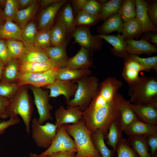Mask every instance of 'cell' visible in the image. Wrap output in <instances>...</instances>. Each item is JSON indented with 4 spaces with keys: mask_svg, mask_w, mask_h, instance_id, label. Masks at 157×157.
Listing matches in <instances>:
<instances>
[{
    "mask_svg": "<svg viewBox=\"0 0 157 157\" xmlns=\"http://www.w3.org/2000/svg\"><path fill=\"white\" fill-rule=\"evenodd\" d=\"M122 85L121 81L111 76L99 83L95 95L83 111L85 125L92 133L101 130L105 137L112 122L117 121L120 94L118 91Z\"/></svg>",
    "mask_w": 157,
    "mask_h": 157,
    "instance_id": "obj_1",
    "label": "cell"
},
{
    "mask_svg": "<svg viewBox=\"0 0 157 157\" xmlns=\"http://www.w3.org/2000/svg\"><path fill=\"white\" fill-rule=\"evenodd\" d=\"M28 85L20 86L10 99L6 110L8 117L20 116L23 120L28 135L30 132V124L33 112L32 103L28 93Z\"/></svg>",
    "mask_w": 157,
    "mask_h": 157,
    "instance_id": "obj_2",
    "label": "cell"
},
{
    "mask_svg": "<svg viewBox=\"0 0 157 157\" xmlns=\"http://www.w3.org/2000/svg\"><path fill=\"white\" fill-rule=\"evenodd\" d=\"M64 126L75 143V157H101L92 143V133L86 127L83 119L77 124H66Z\"/></svg>",
    "mask_w": 157,
    "mask_h": 157,
    "instance_id": "obj_3",
    "label": "cell"
},
{
    "mask_svg": "<svg viewBox=\"0 0 157 157\" xmlns=\"http://www.w3.org/2000/svg\"><path fill=\"white\" fill-rule=\"evenodd\" d=\"M128 102L135 104L148 103L157 104V78L143 76L129 85Z\"/></svg>",
    "mask_w": 157,
    "mask_h": 157,
    "instance_id": "obj_4",
    "label": "cell"
},
{
    "mask_svg": "<svg viewBox=\"0 0 157 157\" xmlns=\"http://www.w3.org/2000/svg\"><path fill=\"white\" fill-rule=\"evenodd\" d=\"M77 85L74 98L67 104L68 106H78L84 111L88 106L99 86L98 79L94 76H87L74 81Z\"/></svg>",
    "mask_w": 157,
    "mask_h": 157,
    "instance_id": "obj_5",
    "label": "cell"
},
{
    "mask_svg": "<svg viewBox=\"0 0 157 157\" xmlns=\"http://www.w3.org/2000/svg\"><path fill=\"white\" fill-rule=\"evenodd\" d=\"M32 137L38 147L48 148L56 134L57 127L49 122L41 124L36 118L31 121Z\"/></svg>",
    "mask_w": 157,
    "mask_h": 157,
    "instance_id": "obj_6",
    "label": "cell"
},
{
    "mask_svg": "<svg viewBox=\"0 0 157 157\" xmlns=\"http://www.w3.org/2000/svg\"><path fill=\"white\" fill-rule=\"evenodd\" d=\"M58 68L53 69L42 72H20L15 83L20 87L30 85L44 88L55 80Z\"/></svg>",
    "mask_w": 157,
    "mask_h": 157,
    "instance_id": "obj_7",
    "label": "cell"
},
{
    "mask_svg": "<svg viewBox=\"0 0 157 157\" xmlns=\"http://www.w3.org/2000/svg\"><path fill=\"white\" fill-rule=\"evenodd\" d=\"M67 151L76 152V148L74 140L63 125L57 129L55 136L50 146L39 156L45 157L52 153Z\"/></svg>",
    "mask_w": 157,
    "mask_h": 157,
    "instance_id": "obj_8",
    "label": "cell"
},
{
    "mask_svg": "<svg viewBox=\"0 0 157 157\" xmlns=\"http://www.w3.org/2000/svg\"><path fill=\"white\" fill-rule=\"evenodd\" d=\"M28 87L33 95L34 102L39 114V117L38 119L39 123L43 124L46 121L52 120V118L50 111L53 107L49 102V91L30 85Z\"/></svg>",
    "mask_w": 157,
    "mask_h": 157,
    "instance_id": "obj_9",
    "label": "cell"
},
{
    "mask_svg": "<svg viewBox=\"0 0 157 157\" xmlns=\"http://www.w3.org/2000/svg\"><path fill=\"white\" fill-rule=\"evenodd\" d=\"M90 28L76 27L72 37L74 38L76 42L91 51L101 50L103 43L102 39L96 35H92L90 32Z\"/></svg>",
    "mask_w": 157,
    "mask_h": 157,
    "instance_id": "obj_10",
    "label": "cell"
},
{
    "mask_svg": "<svg viewBox=\"0 0 157 157\" xmlns=\"http://www.w3.org/2000/svg\"><path fill=\"white\" fill-rule=\"evenodd\" d=\"M77 87V83L74 81L56 79L53 83L44 88L49 90V98H56L63 95L67 103L74 96Z\"/></svg>",
    "mask_w": 157,
    "mask_h": 157,
    "instance_id": "obj_11",
    "label": "cell"
},
{
    "mask_svg": "<svg viewBox=\"0 0 157 157\" xmlns=\"http://www.w3.org/2000/svg\"><path fill=\"white\" fill-rule=\"evenodd\" d=\"M55 116L57 129L63 125L77 124L83 119V111L78 106H68L65 109L60 105L56 110Z\"/></svg>",
    "mask_w": 157,
    "mask_h": 157,
    "instance_id": "obj_12",
    "label": "cell"
},
{
    "mask_svg": "<svg viewBox=\"0 0 157 157\" xmlns=\"http://www.w3.org/2000/svg\"><path fill=\"white\" fill-rule=\"evenodd\" d=\"M68 1L66 0H59L42 9L38 17L39 30L51 29L59 11Z\"/></svg>",
    "mask_w": 157,
    "mask_h": 157,
    "instance_id": "obj_13",
    "label": "cell"
},
{
    "mask_svg": "<svg viewBox=\"0 0 157 157\" xmlns=\"http://www.w3.org/2000/svg\"><path fill=\"white\" fill-rule=\"evenodd\" d=\"M128 103L139 120L157 125V104L148 103L135 104Z\"/></svg>",
    "mask_w": 157,
    "mask_h": 157,
    "instance_id": "obj_14",
    "label": "cell"
},
{
    "mask_svg": "<svg viewBox=\"0 0 157 157\" xmlns=\"http://www.w3.org/2000/svg\"><path fill=\"white\" fill-rule=\"evenodd\" d=\"M124 60V66L122 72V77L128 85L137 81L140 78V72L144 71L143 66L128 53L127 57Z\"/></svg>",
    "mask_w": 157,
    "mask_h": 157,
    "instance_id": "obj_15",
    "label": "cell"
},
{
    "mask_svg": "<svg viewBox=\"0 0 157 157\" xmlns=\"http://www.w3.org/2000/svg\"><path fill=\"white\" fill-rule=\"evenodd\" d=\"M118 110L119 116L117 122L122 132L134 121L139 119L127 101L120 94Z\"/></svg>",
    "mask_w": 157,
    "mask_h": 157,
    "instance_id": "obj_16",
    "label": "cell"
},
{
    "mask_svg": "<svg viewBox=\"0 0 157 157\" xmlns=\"http://www.w3.org/2000/svg\"><path fill=\"white\" fill-rule=\"evenodd\" d=\"M57 15L56 22L62 25L70 37H72L76 27L73 10L70 3L68 1L64 5Z\"/></svg>",
    "mask_w": 157,
    "mask_h": 157,
    "instance_id": "obj_17",
    "label": "cell"
},
{
    "mask_svg": "<svg viewBox=\"0 0 157 157\" xmlns=\"http://www.w3.org/2000/svg\"><path fill=\"white\" fill-rule=\"evenodd\" d=\"M127 43V51L131 55H140L145 54L150 56L157 52L156 46L150 43L144 37L139 40H125Z\"/></svg>",
    "mask_w": 157,
    "mask_h": 157,
    "instance_id": "obj_18",
    "label": "cell"
},
{
    "mask_svg": "<svg viewBox=\"0 0 157 157\" xmlns=\"http://www.w3.org/2000/svg\"><path fill=\"white\" fill-rule=\"evenodd\" d=\"M91 52L89 50L81 47L74 56L69 58L66 67L74 70L87 69L93 67L91 58Z\"/></svg>",
    "mask_w": 157,
    "mask_h": 157,
    "instance_id": "obj_19",
    "label": "cell"
},
{
    "mask_svg": "<svg viewBox=\"0 0 157 157\" xmlns=\"http://www.w3.org/2000/svg\"><path fill=\"white\" fill-rule=\"evenodd\" d=\"M136 4L135 18L140 24L142 33L152 31L157 33V28L150 21L147 13V1L135 0Z\"/></svg>",
    "mask_w": 157,
    "mask_h": 157,
    "instance_id": "obj_20",
    "label": "cell"
},
{
    "mask_svg": "<svg viewBox=\"0 0 157 157\" xmlns=\"http://www.w3.org/2000/svg\"><path fill=\"white\" fill-rule=\"evenodd\" d=\"M123 131L129 136H148L157 133V126L146 123L138 119L134 121Z\"/></svg>",
    "mask_w": 157,
    "mask_h": 157,
    "instance_id": "obj_21",
    "label": "cell"
},
{
    "mask_svg": "<svg viewBox=\"0 0 157 157\" xmlns=\"http://www.w3.org/2000/svg\"><path fill=\"white\" fill-rule=\"evenodd\" d=\"M68 42L60 45L52 46L42 49L49 59L54 62L59 68L67 67L69 58L66 51Z\"/></svg>",
    "mask_w": 157,
    "mask_h": 157,
    "instance_id": "obj_22",
    "label": "cell"
},
{
    "mask_svg": "<svg viewBox=\"0 0 157 157\" xmlns=\"http://www.w3.org/2000/svg\"><path fill=\"white\" fill-rule=\"evenodd\" d=\"M96 35L112 46L111 51L114 55L124 59L127 57V43L119 34L118 33L117 35Z\"/></svg>",
    "mask_w": 157,
    "mask_h": 157,
    "instance_id": "obj_23",
    "label": "cell"
},
{
    "mask_svg": "<svg viewBox=\"0 0 157 157\" xmlns=\"http://www.w3.org/2000/svg\"><path fill=\"white\" fill-rule=\"evenodd\" d=\"M24 45V51L19 60L20 63L44 61L49 60L42 49L34 45Z\"/></svg>",
    "mask_w": 157,
    "mask_h": 157,
    "instance_id": "obj_24",
    "label": "cell"
},
{
    "mask_svg": "<svg viewBox=\"0 0 157 157\" xmlns=\"http://www.w3.org/2000/svg\"><path fill=\"white\" fill-rule=\"evenodd\" d=\"M123 23L119 13H116L107 18L101 25L98 26L97 32L103 35H108L114 31L121 33Z\"/></svg>",
    "mask_w": 157,
    "mask_h": 157,
    "instance_id": "obj_25",
    "label": "cell"
},
{
    "mask_svg": "<svg viewBox=\"0 0 157 157\" xmlns=\"http://www.w3.org/2000/svg\"><path fill=\"white\" fill-rule=\"evenodd\" d=\"M59 68L56 63L49 59L44 61L20 63L19 70L20 72H42Z\"/></svg>",
    "mask_w": 157,
    "mask_h": 157,
    "instance_id": "obj_26",
    "label": "cell"
},
{
    "mask_svg": "<svg viewBox=\"0 0 157 157\" xmlns=\"http://www.w3.org/2000/svg\"><path fill=\"white\" fill-rule=\"evenodd\" d=\"M92 71L89 69L74 70L66 67L59 68L57 70L56 79L61 80L74 81L84 76L90 75Z\"/></svg>",
    "mask_w": 157,
    "mask_h": 157,
    "instance_id": "obj_27",
    "label": "cell"
},
{
    "mask_svg": "<svg viewBox=\"0 0 157 157\" xmlns=\"http://www.w3.org/2000/svg\"><path fill=\"white\" fill-rule=\"evenodd\" d=\"M0 39L16 40L24 43L21 35V28L12 21H6L0 25Z\"/></svg>",
    "mask_w": 157,
    "mask_h": 157,
    "instance_id": "obj_28",
    "label": "cell"
},
{
    "mask_svg": "<svg viewBox=\"0 0 157 157\" xmlns=\"http://www.w3.org/2000/svg\"><path fill=\"white\" fill-rule=\"evenodd\" d=\"M91 137L94 146L101 157H112V150L109 149L106 145L103 131L98 129L92 133Z\"/></svg>",
    "mask_w": 157,
    "mask_h": 157,
    "instance_id": "obj_29",
    "label": "cell"
},
{
    "mask_svg": "<svg viewBox=\"0 0 157 157\" xmlns=\"http://www.w3.org/2000/svg\"><path fill=\"white\" fill-rule=\"evenodd\" d=\"M147 136H129L127 141L140 157H151L148 151Z\"/></svg>",
    "mask_w": 157,
    "mask_h": 157,
    "instance_id": "obj_30",
    "label": "cell"
},
{
    "mask_svg": "<svg viewBox=\"0 0 157 157\" xmlns=\"http://www.w3.org/2000/svg\"><path fill=\"white\" fill-rule=\"evenodd\" d=\"M70 38L64 27L59 23L56 22L50 31V40L52 46L62 45L68 42Z\"/></svg>",
    "mask_w": 157,
    "mask_h": 157,
    "instance_id": "obj_31",
    "label": "cell"
},
{
    "mask_svg": "<svg viewBox=\"0 0 157 157\" xmlns=\"http://www.w3.org/2000/svg\"><path fill=\"white\" fill-rule=\"evenodd\" d=\"M73 2L79 10L86 12L99 18L102 4L98 0H74Z\"/></svg>",
    "mask_w": 157,
    "mask_h": 157,
    "instance_id": "obj_32",
    "label": "cell"
},
{
    "mask_svg": "<svg viewBox=\"0 0 157 157\" xmlns=\"http://www.w3.org/2000/svg\"><path fill=\"white\" fill-rule=\"evenodd\" d=\"M121 33L124 40L133 39L142 33L141 26L135 18L124 22Z\"/></svg>",
    "mask_w": 157,
    "mask_h": 157,
    "instance_id": "obj_33",
    "label": "cell"
},
{
    "mask_svg": "<svg viewBox=\"0 0 157 157\" xmlns=\"http://www.w3.org/2000/svg\"><path fill=\"white\" fill-rule=\"evenodd\" d=\"M38 1L26 8L18 10L14 22L21 28L35 15L38 8Z\"/></svg>",
    "mask_w": 157,
    "mask_h": 157,
    "instance_id": "obj_34",
    "label": "cell"
},
{
    "mask_svg": "<svg viewBox=\"0 0 157 157\" xmlns=\"http://www.w3.org/2000/svg\"><path fill=\"white\" fill-rule=\"evenodd\" d=\"M20 63L18 60L12 59L5 66L1 81L9 83H15L19 74Z\"/></svg>",
    "mask_w": 157,
    "mask_h": 157,
    "instance_id": "obj_35",
    "label": "cell"
},
{
    "mask_svg": "<svg viewBox=\"0 0 157 157\" xmlns=\"http://www.w3.org/2000/svg\"><path fill=\"white\" fill-rule=\"evenodd\" d=\"M122 132L117 121H113L109 127L106 137L107 144L113 148V155L118 144L123 138Z\"/></svg>",
    "mask_w": 157,
    "mask_h": 157,
    "instance_id": "obj_36",
    "label": "cell"
},
{
    "mask_svg": "<svg viewBox=\"0 0 157 157\" xmlns=\"http://www.w3.org/2000/svg\"><path fill=\"white\" fill-rule=\"evenodd\" d=\"M123 0L107 1L102 4L99 17L100 21H104L110 16L118 13Z\"/></svg>",
    "mask_w": 157,
    "mask_h": 157,
    "instance_id": "obj_37",
    "label": "cell"
},
{
    "mask_svg": "<svg viewBox=\"0 0 157 157\" xmlns=\"http://www.w3.org/2000/svg\"><path fill=\"white\" fill-rule=\"evenodd\" d=\"M124 22L135 17L136 4L134 0H124L118 13Z\"/></svg>",
    "mask_w": 157,
    "mask_h": 157,
    "instance_id": "obj_38",
    "label": "cell"
},
{
    "mask_svg": "<svg viewBox=\"0 0 157 157\" xmlns=\"http://www.w3.org/2000/svg\"><path fill=\"white\" fill-rule=\"evenodd\" d=\"M76 27H90L98 23L100 21L99 18L86 12L79 10L75 17Z\"/></svg>",
    "mask_w": 157,
    "mask_h": 157,
    "instance_id": "obj_39",
    "label": "cell"
},
{
    "mask_svg": "<svg viewBox=\"0 0 157 157\" xmlns=\"http://www.w3.org/2000/svg\"><path fill=\"white\" fill-rule=\"evenodd\" d=\"M5 42L11 58L19 60L24 49V43L21 41L14 39L5 40Z\"/></svg>",
    "mask_w": 157,
    "mask_h": 157,
    "instance_id": "obj_40",
    "label": "cell"
},
{
    "mask_svg": "<svg viewBox=\"0 0 157 157\" xmlns=\"http://www.w3.org/2000/svg\"><path fill=\"white\" fill-rule=\"evenodd\" d=\"M37 31L36 25L33 21L29 22L21 28V35L24 45H34V40Z\"/></svg>",
    "mask_w": 157,
    "mask_h": 157,
    "instance_id": "obj_41",
    "label": "cell"
},
{
    "mask_svg": "<svg viewBox=\"0 0 157 157\" xmlns=\"http://www.w3.org/2000/svg\"><path fill=\"white\" fill-rule=\"evenodd\" d=\"M51 29L38 31L34 41V45L44 49L52 46L50 40Z\"/></svg>",
    "mask_w": 157,
    "mask_h": 157,
    "instance_id": "obj_42",
    "label": "cell"
},
{
    "mask_svg": "<svg viewBox=\"0 0 157 157\" xmlns=\"http://www.w3.org/2000/svg\"><path fill=\"white\" fill-rule=\"evenodd\" d=\"M115 151L117 157H140L127 140L122 138L118 144Z\"/></svg>",
    "mask_w": 157,
    "mask_h": 157,
    "instance_id": "obj_43",
    "label": "cell"
},
{
    "mask_svg": "<svg viewBox=\"0 0 157 157\" xmlns=\"http://www.w3.org/2000/svg\"><path fill=\"white\" fill-rule=\"evenodd\" d=\"M19 10L17 0H7L3 10L6 21H14Z\"/></svg>",
    "mask_w": 157,
    "mask_h": 157,
    "instance_id": "obj_44",
    "label": "cell"
},
{
    "mask_svg": "<svg viewBox=\"0 0 157 157\" xmlns=\"http://www.w3.org/2000/svg\"><path fill=\"white\" fill-rule=\"evenodd\" d=\"M20 87L16 83L0 81V96L8 99L12 97Z\"/></svg>",
    "mask_w": 157,
    "mask_h": 157,
    "instance_id": "obj_45",
    "label": "cell"
},
{
    "mask_svg": "<svg viewBox=\"0 0 157 157\" xmlns=\"http://www.w3.org/2000/svg\"><path fill=\"white\" fill-rule=\"evenodd\" d=\"M130 55L133 58L137 61L143 66L144 71L149 72L151 70L153 69L157 73V56L143 58L136 55Z\"/></svg>",
    "mask_w": 157,
    "mask_h": 157,
    "instance_id": "obj_46",
    "label": "cell"
},
{
    "mask_svg": "<svg viewBox=\"0 0 157 157\" xmlns=\"http://www.w3.org/2000/svg\"><path fill=\"white\" fill-rule=\"evenodd\" d=\"M147 13L151 22L157 26V2L156 0L147 1Z\"/></svg>",
    "mask_w": 157,
    "mask_h": 157,
    "instance_id": "obj_47",
    "label": "cell"
},
{
    "mask_svg": "<svg viewBox=\"0 0 157 157\" xmlns=\"http://www.w3.org/2000/svg\"><path fill=\"white\" fill-rule=\"evenodd\" d=\"M12 59L7 47L5 40L0 39V61L5 66Z\"/></svg>",
    "mask_w": 157,
    "mask_h": 157,
    "instance_id": "obj_48",
    "label": "cell"
},
{
    "mask_svg": "<svg viewBox=\"0 0 157 157\" xmlns=\"http://www.w3.org/2000/svg\"><path fill=\"white\" fill-rule=\"evenodd\" d=\"M20 119L18 116L10 118L7 121L4 120L0 122V135L3 134L6 130L10 127L19 123Z\"/></svg>",
    "mask_w": 157,
    "mask_h": 157,
    "instance_id": "obj_49",
    "label": "cell"
},
{
    "mask_svg": "<svg viewBox=\"0 0 157 157\" xmlns=\"http://www.w3.org/2000/svg\"><path fill=\"white\" fill-rule=\"evenodd\" d=\"M148 145L150 148L153 155L156 154L157 150V133L152 134L147 137Z\"/></svg>",
    "mask_w": 157,
    "mask_h": 157,
    "instance_id": "obj_50",
    "label": "cell"
},
{
    "mask_svg": "<svg viewBox=\"0 0 157 157\" xmlns=\"http://www.w3.org/2000/svg\"><path fill=\"white\" fill-rule=\"evenodd\" d=\"M9 99L0 96V119H6L8 117L6 112V108Z\"/></svg>",
    "mask_w": 157,
    "mask_h": 157,
    "instance_id": "obj_51",
    "label": "cell"
},
{
    "mask_svg": "<svg viewBox=\"0 0 157 157\" xmlns=\"http://www.w3.org/2000/svg\"><path fill=\"white\" fill-rule=\"evenodd\" d=\"M76 152L74 151H61L52 153L47 157H75Z\"/></svg>",
    "mask_w": 157,
    "mask_h": 157,
    "instance_id": "obj_52",
    "label": "cell"
},
{
    "mask_svg": "<svg viewBox=\"0 0 157 157\" xmlns=\"http://www.w3.org/2000/svg\"><path fill=\"white\" fill-rule=\"evenodd\" d=\"M144 38L151 42H153L155 45H157V33L152 31H147L144 32Z\"/></svg>",
    "mask_w": 157,
    "mask_h": 157,
    "instance_id": "obj_53",
    "label": "cell"
},
{
    "mask_svg": "<svg viewBox=\"0 0 157 157\" xmlns=\"http://www.w3.org/2000/svg\"><path fill=\"white\" fill-rule=\"evenodd\" d=\"M37 1L36 0H17L19 10L26 8Z\"/></svg>",
    "mask_w": 157,
    "mask_h": 157,
    "instance_id": "obj_54",
    "label": "cell"
},
{
    "mask_svg": "<svg viewBox=\"0 0 157 157\" xmlns=\"http://www.w3.org/2000/svg\"><path fill=\"white\" fill-rule=\"evenodd\" d=\"M59 0H42L40 1V9H42L58 1Z\"/></svg>",
    "mask_w": 157,
    "mask_h": 157,
    "instance_id": "obj_55",
    "label": "cell"
},
{
    "mask_svg": "<svg viewBox=\"0 0 157 157\" xmlns=\"http://www.w3.org/2000/svg\"><path fill=\"white\" fill-rule=\"evenodd\" d=\"M6 21L3 15V10L0 7V25L3 24Z\"/></svg>",
    "mask_w": 157,
    "mask_h": 157,
    "instance_id": "obj_56",
    "label": "cell"
},
{
    "mask_svg": "<svg viewBox=\"0 0 157 157\" xmlns=\"http://www.w3.org/2000/svg\"><path fill=\"white\" fill-rule=\"evenodd\" d=\"M4 67L5 66L0 61V81L2 78Z\"/></svg>",
    "mask_w": 157,
    "mask_h": 157,
    "instance_id": "obj_57",
    "label": "cell"
},
{
    "mask_svg": "<svg viewBox=\"0 0 157 157\" xmlns=\"http://www.w3.org/2000/svg\"><path fill=\"white\" fill-rule=\"evenodd\" d=\"M6 2V0H0V6L2 9L4 8Z\"/></svg>",
    "mask_w": 157,
    "mask_h": 157,
    "instance_id": "obj_58",
    "label": "cell"
},
{
    "mask_svg": "<svg viewBox=\"0 0 157 157\" xmlns=\"http://www.w3.org/2000/svg\"><path fill=\"white\" fill-rule=\"evenodd\" d=\"M29 157H41L36 153H30ZM43 157H47V156Z\"/></svg>",
    "mask_w": 157,
    "mask_h": 157,
    "instance_id": "obj_59",
    "label": "cell"
},
{
    "mask_svg": "<svg viewBox=\"0 0 157 157\" xmlns=\"http://www.w3.org/2000/svg\"><path fill=\"white\" fill-rule=\"evenodd\" d=\"M157 157V156H156H156H155V157Z\"/></svg>",
    "mask_w": 157,
    "mask_h": 157,
    "instance_id": "obj_60",
    "label": "cell"
},
{
    "mask_svg": "<svg viewBox=\"0 0 157 157\" xmlns=\"http://www.w3.org/2000/svg\"><path fill=\"white\" fill-rule=\"evenodd\" d=\"M1 120H0V122H1Z\"/></svg>",
    "mask_w": 157,
    "mask_h": 157,
    "instance_id": "obj_61",
    "label": "cell"
}]
</instances>
